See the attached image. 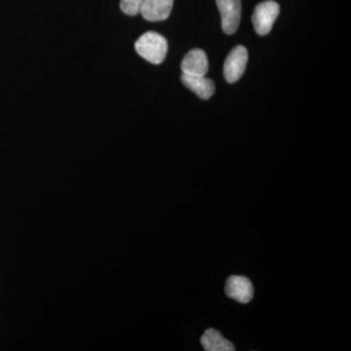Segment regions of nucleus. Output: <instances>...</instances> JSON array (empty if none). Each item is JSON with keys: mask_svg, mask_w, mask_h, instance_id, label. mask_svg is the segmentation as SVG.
Listing matches in <instances>:
<instances>
[{"mask_svg": "<svg viewBox=\"0 0 351 351\" xmlns=\"http://www.w3.org/2000/svg\"><path fill=\"white\" fill-rule=\"evenodd\" d=\"M135 49L141 57L149 63H163L168 52V43L161 34L154 32H145L136 41Z\"/></svg>", "mask_w": 351, "mask_h": 351, "instance_id": "1", "label": "nucleus"}, {"mask_svg": "<svg viewBox=\"0 0 351 351\" xmlns=\"http://www.w3.org/2000/svg\"><path fill=\"white\" fill-rule=\"evenodd\" d=\"M279 13L280 6L274 0H267L258 3L252 16V22L257 34L260 36H267L269 34Z\"/></svg>", "mask_w": 351, "mask_h": 351, "instance_id": "2", "label": "nucleus"}, {"mask_svg": "<svg viewBox=\"0 0 351 351\" xmlns=\"http://www.w3.org/2000/svg\"><path fill=\"white\" fill-rule=\"evenodd\" d=\"M247 63H248V51L244 46H237L226 57L225 66H223V75L226 82L228 83L239 82L243 75Z\"/></svg>", "mask_w": 351, "mask_h": 351, "instance_id": "3", "label": "nucleus"}, {"mask_svg": "<svg viewBox=\"0 0 351 351\" xmlns=\"http://www.w3.org/2000/svg\"><path fill=\"white\" fill-rule=\"evenodd\" d=\"M221 14V27L226 34H233L239 29L241 19V0H216Z\"/></svg>", "mask_w": 351, "mask_h": 351, "instance_id": "4", "label": "nucleus"}, {"mask_svg": "<svg viewBox=\"0 0 351 351\" xmlns=\"http://www.w3.org/2000/svg\"><path fill=\"white\" fill-rule=\"evenodd\" d=\"M226 294L230 299L248 304L254 297V287L250 279L244 276H232L226 280Z\"/></svg>", "mask_w": 351, "mask_h": 351, "instance_id": "5", "label": "nucleus"}, {"mask_svg": "<svg viewBox=\"0 0 351 351\" xmlns=\"http://www.w3.org/2000/svg\"><path fill=\"white\" fill-rule=\"evenodd\" d=\"M182 75L204 76L209 71L206 53L201 49L189 51L182 62Z\"/></svg>", "mask_w": 351, "mask_h": 351, "instance_id": "6", "label": "nucleus"}, {"mask_svg": "<svg viewBox=\"0 0 351 351\" xmlns=\"http://www.w3.org/2000/svg\"><path fill=\"white\" fill-rule=\"evenodd\" d=\"M174 0H145L141 14L145 20L160 22L169 18Z\"/></svg>", "mask_w": 351, "mask_h": 351, "instance_id": "7", "label": "nucleus"}, {"mask_svg": "<svg viewBox=\"0 0 351 351\" xmlns=\"http://www.w3.org/2000/svg\"><path fill=\"white\" fill-rule=\"evenodd\" d=\"M182 82L184 86L189 88L196 96L202 100H208L215 93V84L213 80L204 76L182 75Z\"/></svg>", "mask_w": 351, "mask_h": 351, "instance_id": "8", "label": "nucleus"}, {"mask_svg": "<svg viewBox=\"0 0 351 351\" xmlns=\"http://www.w3.org/2000/svg\"><path fill=\"white\" fill-rule=\"evenodd\" d=\"M201 345L207 351H233L234 346L215 329H208L200 339Z\"/></svg>", "mask_w": 351, "mask_h": 351, "instance_id": "9", "label": "nucleus"}, {"mask_svg": "<svg viewBox=\"0 0 351 351\" xmlns=\"http://www.w3.org/2000/svg\"><path fill=\"white\" fill-rule=\"evenodd\" d=\"M145 0H121L120 8L129 16H136L141 13Z\"/></svg>", "mask_w": 351, "mask_h": 351, "instance_id": "10", "label": "nucleus"}]
</instances>
